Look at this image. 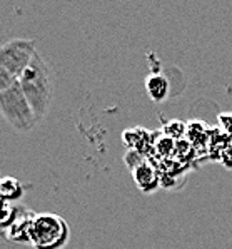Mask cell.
Here are the masks:
<instances>
[{"instance_id":"obj_9","label":"cell","mask_w":232,"mask_h":249,"mask_svg":"<svg viewBox=\"0 0 232 249\" xmlns=\"http://www.w3.org/2000/svg\"><path fill=\"white\" fill-rule=\"evenodd\" d=\"M124 160H125V164H127V167L129 169H135L137 166H140V164L144 162V156L140 154L139 151H134V149H129V152L125 154V158H124Z\"/></svg>"},{"instance_id":"obj_11","label":"cell","mask_w":232,"mask_h":249,"mask_svg":"<svg viewBox=\"0 0 232 249\" xmlns=\"http://www.w3.org/2000/svg\"><path fill=\"white\" fill-rule=\"evenodd\" d=\"M15 82H17V79H15L12 74H9V72L3 71V69L0 67V92L10 89Z\"/></svg>"},{"instance_id":"obj_8","label":"cell","mask_w":232,"mask_h":249,"mask_svg":"<svg viewBox=\"0 0 232 249\" xmlns=\"http://www.w3.org/2000/svg\"><path fill=\"white\" fill-rule=\"evenodd\" d=\"M164 134L169 139H179L185 134V125L181 121H170L169 124L164 125Z\"/></svg>"},{"instance_id":"obj_5","label":"cell","mask_w":232,"mask_h":249,"mask_svg":"<svg viewBox=\"0 0 232 249\" xmlns=\"http://www.w3.org/2000/svg\"><path fill=\"white\" fill-rule=\"evenodd\" d=\"M132 178L142 193H154L155 189H159V176L157 171L154 169V166L149 164L147 160H144L140 166H137L135 169H132Z\"/></svg>"},{"instance_id":"obj_1","label":"cell","mask_w":232,"mask_h":249,"mask_svg":"<svg viewBox=\"0 0 232 249\" xmlns=\"http://www.w3.org/2000/svg\"><path fill=\"white\" fill-rule=\"evenodd\" d=\"M17 82L35 114L37 122L44 121L54 99V80L50 67L39 52L33 55L30 66L17 79Z\"/></svg>"},{"instance_id":"obj_4","label":"cell","mask_w":232,"mask_h":249,"mask_svg":"<svg viewBox=\"0 0 232 249\" xmlns=\"http://www.w3.org/2000/svg\"><path fill=\"white\" fill-rule=\"evenodd\" d=\"M37 45L33 39H12L0 45V67L18 79L30 66Z\"/></svg>"},{"instance_id":"obj_10","label":"cell","mask_w":232,"mask_h":249,"mask_svg":"<svg viewBox=\"0 0 232 249\" xmlns=\"http://www.w3.org/2000/svg\"><path fill=\"white\" fill-rule=\"evenodd\" d=\"M217 122L222 132L232 137V112H220L217 116Z\"/></svg>"},{"instance_id":"obj_12","label":"cell","mask_w":232,"mask_h":249,"mask_svg":"<svg viewBox=\"0 0 232 249\" xmlns=\"http://www.w3.org/2000/svg\"><path fill=\"white\" fill-rule=\"evenodd\" d=\"M155 151L162 156H167L169 152L174 151V141L169 139V137H162V141L159 144H155Z\"/></svg>"},{"instance_id":"obj_2","label":"cell","mask_w":232,"mask_h":249,"mask_svg":"<svg viewBox=\"0 0 232 249\" xmlns=\"http://www.w3.org/2000/svg\"><path fill=\"white\" fill-rule=\"evenodd\" d=\"M70 229L67 221L55 213L33 214L29 228V243L33 249H62L67 246Z\"/></svg>"},{"instance_id":"obj_3","label":"cell","mask_w":232,"mask_h":249,"mask_svg":"<svg viewBox=\"0 0 232 249\" xmlns=\"http://www.w3.org/2000/svg\"><path fill=\"white\" fill-rule=\"evenodd\" d=\"M0 116L5 119L15 131L20 132L32 131L39 124L18 82H15L10 89L0 92Z\"/></svg>"},{"instance_id":"obj_7","label":"cell","mask_w":232,"mask_h":249,"mask_svg":"<svg viewBox=\"0 0 232 249\" xmlns=\"http://www.w3.org/2000/svg\"><path fill=\"white\" fill-rule=\"evenodd\" d=\"M147 137H149V132L142 131V129H127L122 134V141L124 144L127 145L129 149H134V151H139L142 154V145L146 144Z\"/></svg>"},{"instance_id":"obj_6","label":"cell","mask_w":232,"mask_h":249,"mask_svg":"<svg viewBox=\"0 0 232 249\" xmlns=\"http://www.w3.org/2000/svg\"><path fill=\"white\" fill-rule=\"evenodd\" d=\"M146 90L152 102H164L170 92L169 80L162 74H150L146 79Z\"/></svg>"}]
</instances>
